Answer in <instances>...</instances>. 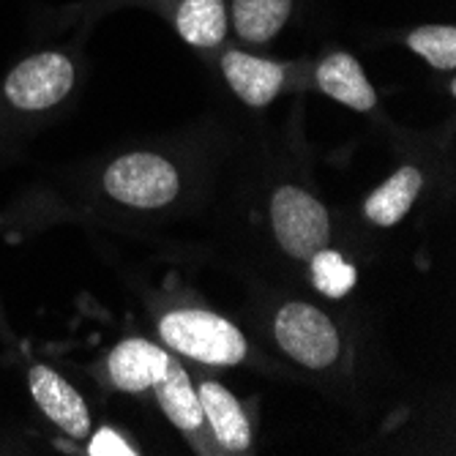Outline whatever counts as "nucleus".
Segmentation results:
<instances>
[{
    "mask_svg": "<svg viewBox=\"0 0 456 456\" xmlns=\"http://www.w3.org/2000/svg\"><path fill=\"white\" fill-rule=\"evenodd\" d=\"M222 69L230 88L252 107H265L268 102H273L284 82V66L243 53H227Z\"/></svg>",
    "mask_w": 456,
    "mask_h": 456,
    "instance_id": "6e6552de",
    "label": "nucleus"
},
{
    "mask_svg": "<svg viewBox=\"0 0 456 456\" xmlns=\"http://www.w3.org/2000/svg\"><path fill=\"white\" fill-rule=\"evenodd\" d=\"M289 9H293L289 0H235V30L246 41L260 45V41H268L281 30V25L289 17Z\"/></svg>",
    "mask_w": 456,
    "mask_h": 456,
    "instance_id": "4468645a",
    "label": "nucleus"
},
{
    "mask_svg": "<svg viewBox=\"0 0 456 456\" xmlns=\"http://www.w3.org/2000/svg\"><path fill=\"white\" fill-rule=\"evenodd\" d=\"M167 363H170V355L161 347L145 339H126L110 355V375L120 391L137 394V391L153 388L164 378Z\"/></svg>",
    "mask_w": 456,
    "mask_h": 456,
    "instance_id": "0eeeda50",
    "label": "nucleus"
},
{
    "mask_svg": "<svg viewBox=\"0 0 456 456\" xmlns=\"http://www.w3.org/2000/svg\"><path fill=\"white\" fill-rule=\"evenodd\" d=\"M178 33L194 47H216L227 33L222 0H183L175 17Z\"/></svg>",
    "mask_w": 456,
    "mask_h": 456,
    "instance_id": "ddd939ff",
    "label": "nucleus"
},
{
    "mask_svg": "<svg viewBox=\"0 0 456 456\" xmlns=\"http://www.w3.org/2000/svg\"><path fill=\"white\" fill-rule=\"evenodd\" d=\"M410 50L427 58L435 69L456 66V30L451 25H424L407 36Z\"/></svg>",
    "mask_w": 456,
    "mask_h": 456,
    "instance_id": "dca6fc26",
    "label": "nucleus"
},
{
    "mask_svg": "<svg viewBox=\"0 0 456 456\" xmlns=\"http://www.w3.org/2000/svg\"><path fill=\"white\" fill-rule=\"evenodd\" d=\"M156 388V396L167 412V419L178 427V429H200L202 424V407H200V396L194 394L191 388V380L183 371V366H178L173 358L167 363V371H164V378L153 386Z\"/></svg>",
    "mask_w": 456,
    "mask_h": 456,
    "instance_id": "f8f14e48",
    "label": "nucleus"
},
{
    "mask_svg": "<svg viewBox=\"0 0 456 456\" xmlns=\"http://www.w3.org/2000/svg\"><path fill=\"white\" fill-rule=\"evenodd\" d=\"M317 82L330 99H337L339 104L353 107L358 112L371 110L378 102V94H375V88L369 86L361 63L353 55H345V53H337V55H330V58H325L320 63Z\"/></svg>",
    "mask_w": 456,
    "mask_h": 456,
    "instance_id": "1a4fd4ad",
    "label": "nucleus"
},
{
    "mask_svg": "<svg viewBox=\"0 0 456 456\" xmlns=\"http://www.w3.org/2000/svg\"><path fill=\"white\" fill-rule=\"evenodd\" d=\"M74 86V66L61 53H41L22 61L6 79V96L20 110H47Z\"/></svg>",
    "mask_w": 456,
    "mask_h": 456,
    "instance_id": "39448f33",
    "label": "nucleus"
},
{
    "mask_svg": "<svg viewBox=\"0 0 456 456\" xmlns=\"http://www.w3.org/2000/svg\"><path fill=\"white\" fill-rule=\"evenodd\" d=\"M28 383H30V394L36 404L53 424H58L71 437H86L91 432V416H88L86 402H82V396L58 375V371L47 366H33Z\"/></svg>",
    "mask_w": 456,
    "mask_h": 456,
    "instance_id": "423d86ee",
    "label": "nucleus"
},
{
    "mask_svg": "<svg viewBox=\"0 0 456 456\" xmlns=\"http://www.w3.org/2000/svg\"><path fill=\"white\" fill-rule=\"evenodd\" d=\"M200 407H202V416L211 421L214 435L219 437V443L224 448H230V451H246L248 448L252 432H248L246 412H243L240 402L224 386L202 383Z\"/></svg>",
    "mask_w": 456,
    "mask_h": 456,
    "instance_id": "9d476101",
    "label": "nucleus"
},
{
    "mask_svg": "<svg viewBox=\"0 0 456 456\" xmlns=\"http://www.w3.org/2000/svg\"><path fill=\"white\" fill-rule=\"evenodd\" d=\"M312 281L320 293L330 298H342L355 287V268L345 263L339 252L320 248L317 255H312Z\"/></svg>",
    "mask_w": 456,
    "mask_h": 456,
    "instance_id": "2eb2a0df",
    "label": "nucleus"
},
{
    "mask_svg": "<svg viewBox=\"0 0 456 456\" xmlns=\"http://www.w3.org/2000/svg\"><path fill=\"white\" fill-rule=\"evenodd\" d=\"M91 456H134L137 451L123 440L118 432L112 429H102L96 432V437L91 440V448H88Z\"/></svg>",
    "mask_w": 456,
    "mask_h": 456,
    "instance_id": "f3484780",
    "label": "nucleus"
},
{
    "mask_svg": "<svg viewBox=\"0 0 456 456\" xmlns=\"http://www.w3.org/2000/svg\"><path fill=\"white\" fill-rule=\"evenodd\" d=\"M279 347L309 369L330 366L339 358V334L320 309L309 304H287L276 314Z\"/></svg>",
    "mask_w": 456,
    "mask_h": 456,
    "instance_id": "20e7f679",
    "label": "nucleus"
},
{
    "mask_svg": "<svg viewBox=\"0 0 456 456\" xmlns=\"http://www.w3.org/2000/svg\"><path fill=\"white\" fill-rule=\"evenodd\" d=\"M104 189L134 208H161L178 194V173L170 161L153 153H129L110 164Z\"/></svg>",
    "mask_w": 456,
    "mask_h": 456,
    "instance_id": "f03ea898",
    "label": "nucleus"
},
{
    "mask_svg": "<svg viewBox=\"0 0 456 456\" xmlns=\"http://www.w3.org/2000/svg\"><path fill=\"white\" fill-rule=\"evenodd\" d=\"M271 222L281 248L298 260H312V255L325 248L330 232L328 211L312 194L296 186H281L273 194Z\"/></svg>",
    "mask_w": 456,
    "mask_h": 456,
    "instance_id": "7ed1b4c3",
    "label": "nucleus"
},
{
    "mask_svg": "<svg viewBox=\"0 0 456 456\" xmlns=\"http://www.w3.org/2000/svg\"><path fill=\"white\" fill-rule=\"evenodd\" d=\"M161 339L178 353L214 366H232L246 355L240 330L230 320L200 309L170 312L161 320Z\"/></svg>",
    "mask_w": 456,
    "mask_h": 456,
    "instance_id": "f257e3e1",
    "label": "nucleus"
},
{
    "mask_svg": "<svg viewBox=\"0 0 456 456\" xmlns=\"http://www.w3.org/2000/svg\"><path fill=\"white\" fill-rule=\"evenodd\" d=\"M421 186H424V178L416 167H402L380 189H375L369 194L363 211L375 224L394 227L407 216V211L412 208V202H416Z\"/></svg>",
    "mask_w": 456,
    "mask_h": 456,
    "instance_id": "9b49d317",
    "label": "nucleus"
}]
</instances>
